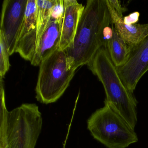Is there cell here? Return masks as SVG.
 I'll list each match as a JSON object with an SVG mask.
<instances>
[{
    "label": "cell",
    "mask_w": 148,
    "mask_h": 148,
    "mask_svg": "<svg viewBox=\"0 0 148 148\" xmlns=\"http://www.w3.org/2000/svg\"><path fill=\"white\" fill-rule=\"evenodd\" d=\"M111 24L106 0L87 1L74 39L64 51L70 69L76 70L91 61L102 47L104 28Z\"/></svg>",
    "instance_id": "cell-1"
},
{
    "label": "cell",
    "mask_w": 148,
    "mask_h": 148,
    "mask_svg": "<svg viewBox=\"0 0 148 148\" xmlns=\"http://www.w3.org/2000/svg\"><path fill=\"white\" fill-rule=\"evenodd\" d=\"M0 84V148H35L42 126L38 107L36 104L25 103L8 111L3 79Z\"/></svg>",
    "instance_id": "cell-2"
},
{
    "label": "cell",
    "mask_w": 148,
    "mask_h": 148,
    "mask_svg": "<svg viewBox=\"0 0 148 148\" xmlns=\"http://www.w3.org/2000/svg\"><path fill=\"white\" fill-rule=\"evenodd\" d=\"M87 65L103 86L105 100L135 129L137 122V101L123 83L107 49L100 47Z\"/></svg>",
    "instance_id": "cell-3"
},
{
    "label": "cell",
    "mask_w": 148,
    "mask_h": 148,
    "mask_svg": "<svg viewBox=\"0 0 148 148\" xmlns=\"http://www.w3.org/2000/svg\"><path fill=\"white\" fill-rule=\"evenodd\" d=\"M87 128L107 148H126L138 141L135 129L105 100L88 119Z\"/></svg>",
    "instance_id": "cell-4"
},
{
    "label": "cell",
    "mask_w": 148,
    "mask_h": 148,
    "mask_svg": "<svg viewBox=\"0 0 148 148\" xmlns=\"http://www.w3.org/2000/svg\"><path fill=\"white\" fill-rule=\"evenodd\" d=\"M76 71L68 67L64 51H55L39 65L37 100L46 104L57 101L68 88Z\"/></svg>",
    "instance_id": "cell-5"
},
{
    "label": "cell",
    "mask_w": 148,
    "mask_h": 148,
    "mask_svg": "<svg viewBox=\"0 0 148 148\" xmlns=\"http://www.w3.org/2000/svg\"><path fill=\"white\" fill-rule=\"evenodd\" d=\"M27 2L28 0H5L2 4L0 31L5 35L10 56L15 52Z\"/></svg>",
    "instance_id": "cell-6"
},
{
    "label": "cell",
    "mask_w": 148,
    "mask_h": 148,
    "mask_svg": "<svg viewBox=\"0 0 148 148\" xmlns=\"http://www.w3.org/2000/svg\"><path fill=\"white\" fill-rule=\"evenodd\" d=\"M117 69L123 83L133 93L139 80L148 71V35L140 44L131 48L127 62Z\"/></svg>",
    "instance_id": "cell-7"
},
{
    "label": "cell",
    "mask_w": 148,
    "mask_h": 148,
    "mask_svg": "<svg viewBox=\"0 0 148 148\" xmlns=\"http://www.w3.org/2000/svg\"><path fill=\"white\" fill-rule=\"evenodd\" d=\"M37 39L36 0H28L25 21L18 38L15 53L31 62L35 54Z\"/></svg>",
    "instance_id": "cell-8"
},
{
    "label": "cell",
    "mask_w": 148,
    "mask_h": 148,
    "mask_svg": "<svg viewBox=\"0 0 148 148\" xmlns=\"http://www.w3.org/2000/svg\"><path fill=\"white\" fill-rule=\"evenodd\" d=\"M63 20H58L49 24L39 40L31 64L39 66L43 60L59 49Z\"/></svg>",
    "instance_id": "cell-9"
},
{
    "label": "cell",
    "mask_w": 148,
    "mask_h": 148,
    "mask_svg": "<svg viewBox=\"0 0 148 148\" xmlns=\"http://www.w3.org/2000/svg\"><path fill=\"white\" fill-rule=\"evenodd\" d=\"M64 13L59 49L65 51L74 39L85 6L76 0H64Z\"/></svg>",
    "instance_id": "cell-10"
},
{
    "label": "cell",
    "mask_w": 148,
    "mask_h": 148,
    "mask_svg": "<svg viewBox=\"0 0 148 148\" xmlns=\"http://www.w3.org/2000/svg\"><path fill=\"white\" fill-rule=\"evenodd\" d=\"M106 5L110 12L112 22L120 38L131 48L140 44L148 35V23L125 25L123 17L119 16L109 2L106 0Z\"/></svg>",
    "instance_id": "cell-11"
},
{
    "label": "cell",
    "mask_w": 148,
    "mask_h": 148,
    "mask_svg": "<svg viewBox=\"0 0 148 148\" xmlns=\"http://www.w3.org/2000/svg\"><path fill=\"white\" fill-rule=\"evenodd\" d=\"M113 29L112 38L106 46L110 57L115 66L121 67L127 62L130 57L131 47L128 45L119 35L112 22Z\"/></svg>",
    "instance_id": "cell-12"
},
{
    "label": "cell",
    "mask_w": 148,
    "mask_h": 148,
    "mask_svg": "<svg viewBox=\"0 0 148 148\" xmlns=\"http://www.w3.org/2000/svg\"><path fill=\"white\" fill-rule=\"evenodd\" d=\"M36 2L38 26L37 45L42 34L49 25L53 9L57 0H36Z\"/></svg>",
    "instance_id": "cell-13"
},
{
    "label": "cell",
    "mask_w": 148,
    "mask_h": 148,
    "mask_svg": "<svg viewBox=\"0 0 148 148\" xmlns=\"http://www.w3.org/2000/svg\"><path fill=\"white\" fill-rule=\"evenodd\" d=\"M0 79H2L7 73L10 65L9 49L4 34L0 31Z\"/></svg>",
    "instance_id": "cell-14"
},
{
    "label": "cell",
    "mask_w": 148,
    "mask_h": 148,
    "mask_svg": "<svg viewBox=\"0 0 148 148\" xmlns=\"http://www.w3.org/2000/svg\"><path fill=\"white\" fill-rule=\"evenodd\" d=\"M140 16V13L138 12H135L131 13L129 15L123 17V22L127 25H132L137 24Z\"/></svg>",
    "instance_id": "cell-15"
},
{
    "label": "cell",
    "mask_w": 148,
    "mask_h": 148,
    "mask_svg": "<svg viewBox=\"0 0 148 148\" xmlns=\"http://www.w3.org/2000/svg\"><path fill=\"white\" fill-rule=\"evenodd\" d=\"M109 2L111 4L112 7L114 8V10L121 17L123 16V13L127 11V9L125 8L122 7L121 4H120V1H117V0H109Z\"/></svg>",
    "instance_id": "cell-16"
}]
</instances>
